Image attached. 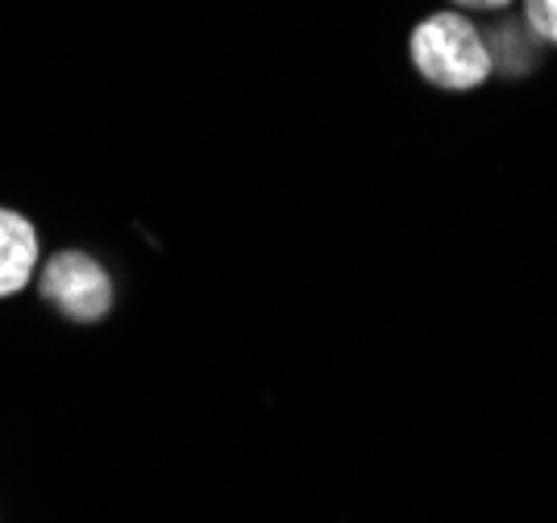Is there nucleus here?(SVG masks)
Here are the masks:
<instances>
[{"label":"nucleus","instance_id":"f257e3e1","mask_svg":"<svg viewBox=\"0 0 557 523\" xmlns=\"http://www.w3.org/2000/svg\"><path fill=\"white\" fill-rule=\"evenodd\" d=\"M408 59L424 84L442 91H474L495 75L483 29L458 9H437L420 17L408 34Z\"/></svg>","mask_w":557,"mask_h":523},{"label":"nucleus","instance_id":"f03ea898","mask_svg":"<svg viewBox=\"0 0 557 523\" xmlns=\"http://www.w3.org/2000/svg\"><path fill=\"white\" fill-rule=\"evenodd\" d=\"M38 291L75 324H96L113 312V278L92 253H54L47 266H38Z\"/></svg>","mask_w":557,"mask_h":523},{"label":"nucleus","instance_id":"7ed1b4c3","mask_svg":"<svg viewBox=\"0 0 557 523\" xmlns=\"http://www.w3.org/2000/svg\"><path fill=\"white\" fill-rule=\"evenodd\" d=\"M483 38H487L491 63H495V75L504 79H520L529 71H541V59H545V42L536 38L533 29L524 25V17H511V13H495L487 25H479Z\"/></svg>","mask_w":557,"mask_h":523},{"label":"nucleus","instance_id":"20e7f679","mask_svg":"<svg viewBox=\"0 0 557 523\" xmlns=\"http://www.w3.org/2000/svg\"><path fill=\"white\" fill-rule=\"evenodd\" d=\"M38 258H42L38 228L17 208L0 204V299L22 291L38 271Z\"/></svg>","mask_w":557,"mask_h":523},{"label":"nucleus","instance_id":"39448f33","mask_svg":"<svg viewBox=\"0 0 557 523\" xmlns=\"http://www.w3.org/2000/svg\"><path fill=\"white\" fill-rule=\"evenodd\" d=\"M520 17L545 46H557V0H520Z\"/></svg>","mask_w":557,"mask_h":523},{"label":"nucleus","instance_id":"423d86ee","mask_svg":"<svg viewBox=\"0 0 557 523\" xmlns=\"http://www.w3.org/2000/svg\"><path fill=\"white\" fill-rule=\"evenodd\" d=\"M458 13H487V17H495V13H508L516 0H449Z\"/></svg>","mask_w":557,"mask_h":523}]
</instances>
